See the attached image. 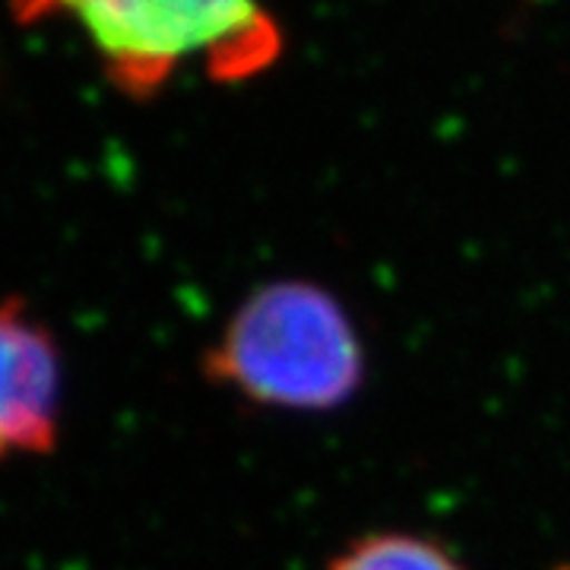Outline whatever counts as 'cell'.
Masks as SVG:
<instances>
[{
  "label": "cell",
  "mask_w": 570,
  "mask_h": 570,
  "mask_svg": "<svg viewBox=\"0 0 570 570\" xmlns=\"http://www.w3.org/2000/svg\"><path fill=\"white\" fill-rule=\"evenodd\" d=\"M10 13L22 26L73 22L130 99H153L190 61L219 82L250 80L283 48L261 0H10Z\"/></svg>",
  "instance_id": "obj_1"
},
{
  "label": "cell",
  "mask_w": 570,
  "mask_h": 570,
  "mask_svg": "<svg viewBox=\"0 0 570 570\" xmlns=\"http://www.w3.org/2000/svg\"><path fill=\"white\" fill-rule=\"evenodd\" d=\"M206 374L257 406L330 412L365 381V346L343 302L314 283H273L238 305Z\"/></svg>",
  "instance_id": "obj_2"
},
{
  "label": "cell",
  "mask_w": 570,
  "mask_h": 570,
  "mask_svg": "<svg viewBox=\"0 0 570 570\" xmlns=\"http://www.w3.org/2000/svg\"><path fill=\"white\" fill-rule=\"evenodd\" d=\"M63 419V358L48 324L20 298L0 302V463L48 456Z\"/></svg>",
  "instance_id": "obj_3"
},
{
  "label": "cell",
  "mask_w": 570,
  "mask_h": 570,
  "mask_svg": "<svg viewBox=\"0 0 570 570\" xmlns=\"http://www.w3.org/2000/svg\"><path fill=\"white\" fill-rule=\"evenodd\" d=\"M326 570H466L460 558L419 532H371L340 551Z\"/></svg>",
  "instance_id": "obj_4"
},
{
  "label": "cell",
  "mask_w": 570,
  "mask_h": 570,
  "mask_svg": "<svg viewBox=\"0 0 570 570\" xmlns=\"http://www.w3.org/2000/svg\"><path fill=\"white\" fill-rule=\"evenodd\" d=\"M558 570H570V568H558Z\"/></svg>",
  "instance_id": "obj_5"
}]
</instances>
